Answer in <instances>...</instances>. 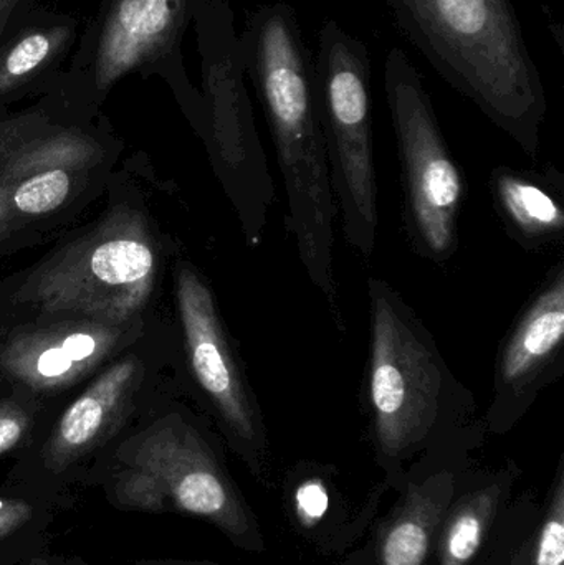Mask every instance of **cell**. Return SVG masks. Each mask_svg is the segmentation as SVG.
Instances as JSON below:
<instances>
[{"label": "cell", "instance_id": "cell-4", "mask_svg": "<svg viewBox=\"0 0 564 565\" xmlns=\"http://www.w3.org/2000/svg\"><path fill=\"white\" fill-rule=\"evenodd\" d=\"M397 29L536 161L545 86L512 0H384Z\"/></svg>", "mask_w": 564, "mask_h": 565}, {"label": "cell", "instance_id": "cell-7", "mask_svg": "<svg viewBox=\"0 0 564 565\" xmlns=\"http://www.w3.org/2000/svg\"><path fill=\"white\" fill-rule=\"evenodd\" d=\"M315 82L331 189L344 238L361 257L371 258L380 228L371 58L368 46L333 19L324 20L318 35Z\"/></svg>", "mask_w": 564, "mask_h": 565}, {"label": "cell", "instance_id": "cell-13", "mask_svg": "<svg viewBox=\"0 0 564 565\" xmlns=\"http://www.w3.org/2000/svg\"><path fill=\"white\" fill-rule=\"evenodd\" d=\"M199 0H109L86 63L88 92L105 95L129 72L159 63L179 65V45Z\"/></svg>", "mask_w": 564, "mask_h": 565}, {"label": "cell", "instance_id": "cell-15", "mask_svg": "<svg viewBox=\"0 0 564 565\" xmlns=\"http://www.w3.org/2000/svg\"><path fill=\"white\" fill-rule=\"evenodd\" d=\"M454 493L456 475L450 470L436 471L421 483L411 484L406 500L377 544L380 564H426Z\"/></svg>", "mask_w": 564, "mask_h": 565}, {"label": "cell", "instance_id": "cell-21", "mask_svg": "<svg viewBox=\"0 0 564 565\" xmlns=\"http://www.w3.org/2000/svg\"><path fill=\"white\" fill-rule=\"evenodd\" d=\"M298 513L301 520L311 523L323 516L328 508L327 487L318 477H308L297 488Z\"/></svg>", "mask_w": 564, "mask_h": 565}, {"label": "cell", "instance_id": "cell-6", "mask_svg": "<svg viewBox=\"0 0 564 565\" xmlns=\"http://www.w3.org/2000/svg\"><path fill=\"white\" fill-rule=\"evenodd\" d=\"M106 365L65 407L55 411L39 437L13 458L7 480L33 490L72 494L86 475L166 394L152 395L181 379L162 381L168 364L181 361V345L146 344Z\"/></svg>", "mask_w": 564, "mask_h": 565}, {"label": "cell", "instance_id": "cell-8", "mask_svg": "<svg viewBox=\"0 0 564 565\" xmlns=\"http://www.w3.org/2000/svg\"><path fill=\"white\" fill-rule=\"evenodd\" d=\"M195 19L204 58L202 132L212 164L251 247L260 245L275 204V184L245 88V65L225 0H199Z\"/></svg>", "mask_w": 564, "mask_h": 565}, {"label": "cell", "instance_id": "cell-5", "mask_svg": "<svg viewBox=\"0 0 564 565\" xmlns=\"http://www.w3.org/2000/svg\"><path fill=\"white\" fill-rule=\"evenodd\" d=\"M158 231L138 205L123 202L52 254L0 282V324L39 319L135 322L164 270Z\"/></svg>", "mask_w": 564, "mask_h": 565}, {"label": "cell", "instance_id": "cell-10", "mask_svg": "<svg viewBox=\"0 0 564 565\" xmlns=\"http://www.w3.org/2000/svg\"><path fill=\"white\" fill-rule=\"evenodd\" d=\"M174 281L184 365L182 388L221 428L232 450L260 473L267 457L264 412L214 291L188 260L175 264Z\"/></svg>", "mask_w": 564, "mask_h": 565}, {"label": "cell", "instance_id": "cell-23", "mask_svg": "<svg viewBox=\"0 0 564 565\" xmlns=\"http://www.w3.org/2000/svg\"><path fill=\"white\" fill-rule=\"evenodd\" d=\"M23 565H95L86 561L82 556H73V554H53L50 551L33 557L29 563Z\"/></svg>", "mask_w": 564, "mask_h": 565}, {"label": "cell", "instance_id": "cell-14", "mask_svg": "<svg viewBox=\"0 0 564 565\" xmlns=\"http://www.w3.org/2000/svg\"><path fill=\"white\" fill-rule=\"evenodd\" d=\"M493 207L517 245L533 254L562 247L564 175L553 164L540 171L499 166L489 178Z\"/></svg>", "mask_w": 564, "mask_h": 565}, {"label": "cell", "instance_id": "cell-17", "mask_svg": "<svg viewBox=\"0 0 564 565\" xmlns=\"http://www.w3.org/2000/svg\"><path fill=\"white\" fill-rule=\"evenodd\" d=\"M75 39V23L53 19L20 30L0 46V103L42 78L65 55Z\"/></svg>", "mask_w": 564, "mask_h": 565}, {"label": "cell", "instance_id": "cell-25", "mask_svg": "<svg viewBox=\"0 0 564 565\" xmlns=\"http://www.w3.org/2000/svg\"><path fill=\"white\" fill-rule=\"evenodd\" d=\"M131 565H217L207 561L179 559V557H141Z\"/></svg>", "mask_w": 564, "mask_h": 565}, {"label": "cell", "instance_id": "cell-12", "mask_svg": "<svg viewBox=\"0 0 564 565\" xmlns=\"http://www.w3.org/2000/svg\"><path fill=\"white\" fill-rule=\"evenodd\" d=\"M564 372V262L558 260L520 309L497 352L483 428L512 430Z\"/></svg>", "mask_w": 564, "mask_h": 565}, {"label": "cell", "instance_id": "cell-9", "mask_svg": "<svg viewBox=\"0 0 564 565\" xmlns=\"http://www.w3.org/2000/svg\"><path fill=\"white\" fill-rule=\"evenodd\" d=\"M384 92L396 135L411 247L437 267L459 250L464 175L440 129L423 76L403 50L387 53Z\"/></svg>", "mask_w": 564, "mask_h": 565}, {"label": "cell", "instance_id": "cell-19", "mask_svg": "<svg viewBox=\"0 0 564 565\" xmlns=\"http://www.w3.org/2000/svg\"><path fill=\"white\" fill-rule=\"evenodd\" d=\"M55 404L9 385L0 395V458L19 457L55 414Z\"/></svg>", "mask_w": 564, "mask_h": 565}, {"label": "cell", "instance_id": "cell-16", "mask_svg": "<svg viewBox=\"0 0 564 565\" xmlns=\"http://www.w3.org/2000/svg\"><path fill=\"white\" fill-rule=\"evenodd\" d=\"M72 503V494L0 484V565H23L46 553L56 518Z\"/></svg>", "mask_w": 564, "mask_h": 565}, {"label": "cell", "instance_id": "cell-11", "mask_svg": "<svg viewBox=\"0 0 564 565\" xmlns=\"http://www.w3.org/2000/svg\"><path fill=\"white\" fill-rule=\"evenodd\" d=\"M146 335V319L125 324L73 318L0 324V377L55 404Z\"/></svg>", "mask_w": 564, "mask_h": 565}, {"label": "cell", "instance_id": "cell-3", "mask_svg": "<svg viewBox=\"0 0 564 565\" xmlns=\"http://www.w3.org/2000/svg\"><path fill=\"white\" fill-rule=\"evenodd\" d=\"M166 394L86 475L121 513L178 514L217 527L242 550L258 551L262 536L242 500L207 418Z\"/></svg>", "mask_w": 564, "mask_h": 565}, {"label": "cell", "instance_id": "cell-20", "mask_svg": "<svg viewBox=\"0 0 564 565\" xmlns=\"http://www.w3.org/2000/svg\"><path fill=\"white\" fill-rule=\"evenodd\" d=\"M526 565H564V457L556 468L545 516L526 557Z\"/></svg>", "mask_w": 564, "mask_h": 565}, {"label": "cell", "instance_id": "cell-22", "mask_svg": "<svg viewBox=\"0 0 564 565\" xmlns=\"http://www.w3.org/2000/svg\"><path fill=\"white\" fill-rule=\"evenodd\" d=\"M19 235V228L13 221L12 207H10L9 188L0 184V245L17 244Z\"/></svg>", "mask_w": 564, "mask_h": 565}, {"label": "cell", "instance_id": "cell-26", "mask_svg": "<svg viewBox=\"0 0 564 565\" xmlns=\"http://www.w3.org/2000/svg\"><path fill=\"white\" fill-rule=\"evenodd\" d=\"M7 387H9V384H7L6 379L0 377V392L6 391Z\"/></svg>", "mask_w": 564, "mask_h": 565}, {"label": "cell", "instance_id": "cell-2", "mask_svg": "<svg viewBox=\"0 0 564 565\" xmlns=\"http://www.w3.org/2000/svg\"><path fill=\"white\" fill-rule=\"evenodd\" d=\"M370 348L361 405L377 460L390 473L424 454L476 444L473 392L454 374L433 332L390 282L371 277Z\"/></svg>", "mask_w": 564, "mask_h": 565}, {"label": "cell", "instance_id": "cell-18", "mask_svg": "<svg viewBox=\"0 0 564 565\" xmlns=\"http://www.w3.org/2000/svg\"><path fill=\"white\" fill-rule=\"evenodd\" d=\"M500 480L453 501L437 531L439 565H469L479 554L502 500Z\"/></svg>", "mask_w": 564, "mask_h": 565}, {"label": "cell", "instance_id": "cell-1", "mask_svg": "<svg viewBox=\"0 0 564 565\" xmlns=\"http://www.w3.org/2000/svg\"><path fill=\"white\" fill-rule=\"evenodd\" d=\"M245 73L260 99L287 192L285 227L315 288L344 332L334 277L338 215L317 106L315 60L294 7L267 3L248 13L238 35Z\"/></svg>", "mask_w": 564, "mask_h": 565}, {"label": "cell", "instance_id": "cell-24", "mask_svg": "<svg viewBox=\"0 0 564 565\" xmlns=\"http://www.w3.org/2000/svg\"><path fill=\"white\" fill-rule=\"evenodd\" d=\"M22 0H0V46L6 42L7 32L19 12Z\"/></svg>", "mask_w": 564, "mask_h": 565}]
</instances>
